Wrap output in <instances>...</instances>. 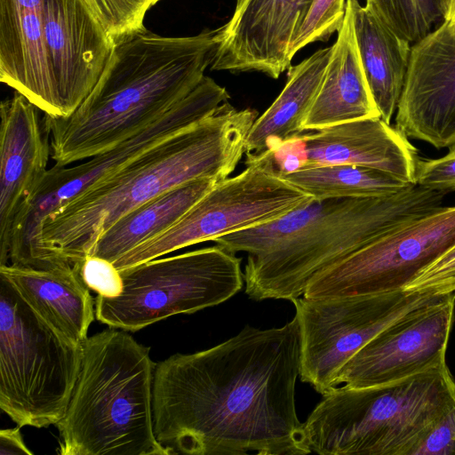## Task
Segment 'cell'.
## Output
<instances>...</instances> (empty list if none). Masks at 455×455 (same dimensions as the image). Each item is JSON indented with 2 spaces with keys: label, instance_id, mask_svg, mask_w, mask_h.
Listing matches in <instances>:
<instances>
[{
  "label": "cell",
  "instance_id": "6da1fadb",
  "mask_svg": "<svg viewBox=\"0 0 455 455\" xmlns=\"http://www.w3.org/2000/svg\"><path fill=\"white\" fill-rule=\"evenodd\" d=\"M300 368L297 318L279 328L246 325L233 338L156 366V439L174 453L311 452L295 407Z\"/></svg>",
  "mask_w": 455,
  "mask_h": 455
},
{
  "label": "cell",
  "instance_id": "7a4b0ae2",
  "mask_svg": "<svg viewBox=\"0 0 455 455\" xmlns=\"http://www.w3.org/2000/svg\"><path fill=\"white\" fill-rule=\"evenodd\" d=\"M446 194L413 184L382 197H313L280 218L214 243L234 253H248L243 279L251 299L292 301L325 268L442 207Z\"/></svg>",
  "mask_w": 455,
  "mask_h": 455
},
{
  "label": "cell",
  "instance_id": "3957f363",
  "mask_svg": "<svg viewBox=\"0 0 455 455\" xmlns=\"http://www.w3.org/2000/svg\"><path fill=\"white\" fill-rule=\"evenodd\" d=\"M218 31L162 36L146 29L115 44L99 81L68 117L44 118L56 166L110 149L161 117L204 79Z\"/></svg>",
  "mask_w": 455,
  "mask_h": 455
},
{
  "label": "cell",
  "instance_id": "277c9868",
  "mask_svg": "<svg viewBox=\"0 0 455 455\" xmlns=\"http://www.w3.org/2000/svg\"><path fill=\"white\" fill-rule=\"evenodd\" d=\"M257 117L253 109L238 110L226 102L48 214L37 236L45 266L82 262L117 219L169 189L199 179H227L245 153Z\"/></svg>",
  "mask_w": 455,
  "mask_h": 455
},
{
  "label": "cell",
  "instance_id": "5b68a950",
  "mask_svg": "<svg viewBox=\"0 0 455 455\" xmlns=\"http://www.w3.org/2000/svg\"><path fill=\"white\" fill-rule=\"evenodd\" d=\"M149 349L110 328L83 343L80 372L56 424L60 455H170L155 435Z\"/></svg>",
  "mask_w": 455,
  "mask_h": 455
},
{
  "label": "cell",
  "instance_id": "8992f818",
  "mask_svg": "<svg viewBox=\"0 0 455 455\" xmlns=\"http://www.w3.org/2000/svg\"><path fill=\"white\" fill-rule=\"evenodd\" d=\"M304 427L311 452L411 455L455 402L447 364L393 382L336 387L323 395Z\"/></svg>",
  "mask_w": 455,
  "mask_h": 455
},
{
  "label": "cell",
  "instance_id": "52a82bcc",
  "mask_svg": "<svg viewBox=\"0 0 455 455\" xmlns=\"http://www.w3.org/2000/svg\"><path fill=\"white\" fill-rule=\"evenodd\" d=\"M83 345L40 318L0 275V407L18 426L45 427L64 416Z\"/></svg>",
  "mask_w": 455,
  "mask_h": 455
},
{
  "label": "cell",
  "instance_id": "ba28073f",
  "mask_svg": "<svg viewBox=\"0 0 455 455\" xmlns=\"http://www.w3.org/2000/svg\"><path fill=\"white\" fill-rule=\"evenodd\" d=\"M119 271L123 292L115 298L98 295L95 315L110 328L127 331L219 305L243 282L241 259L218 244Z\"/></svg>",
  "mask_w": 455,
  "mask_h": 455
},
{
  "label": "cell",
  "instance_id": "9c48e42d",
  "mask_svg": "<svg viewBox=\"0 0 455 455\" xmlns=\"http://www.w3.org/2000/svg\"><path fill=\"white\" fill-rule=\"evenodd\" d=\"M229 98L226 88L204 76L188 95L135 135L77 165H53L48 169L14 223L9 251L11 264L43 267L37 236L48 214L115 174L149 149L213 115Z\"/></svg>",
  "mask_w": 455,
  "mask_h": 455
},
{
  "label": "cell",
  "instance_id": "30bf717a",
  "mask_svg": "<svg viewBox=\"0 0 455 455\" xmlns=\"http://www.w3.org/2000/svg\"><path fill=\"white\" fill-rule=\"evenodd\" d=\"M246 168L218 182L178 221L113 262L118 270L274 220L313 198L281 177L270 153L246 156Z\"/></svg>",
  "mask_w": 455,
  "mask_h": 455
},
{
  "label": "cell",
  "instance_id": "8fae6325",
  "mask_svg": "<svg viewBox=\"0 0 455 455\" xmlns=\"http://www.w3.org/2000/svg\"><path fill=\"white\" fill-rule=\"evenodd\" d=\"M437 295L403 290L295 299L299 377L323 395L338 387L342 367L380 331Z\"/></svg>",
  "mask_w": 455,
  "mask_h": 455
},
{
  "label": "cell",
  "instance_id": "7c38bea8",
  "mask_svg": "<svg viewBox=\"0 0 455 455\" xmlns=\"http://www.w3.org/2000/svg\"><path fill=\"white\" fill-rule=\"evenodd\" d=\"M455 244V206H442L387 232L316 275L306 298L403 290Z\"/></svg>",
  "mask_w": 455,
  "mask_h": 455
},
{
  "label": "cell",
  "instance_id": "4fadbf2b",
  "mask_svg": "<svg viewBox=\"0 0 455 455\" xmlns=\"http://www.w3.org/2000/svg\"><path fill=\"white\" fill-rule=\"evenodd\" d=\"M455 292L437 295L380 331L340 370L337 385L386 384L446 364Z\"/></svg>",
  "mask_w": 455,
  "mask_h": 455
},
{
  "label": "cell",
  "instance_id": "5bb4252c",
  "mask_svg": "<svg viewBox=\"0 0 455 455\" xmlns=\"http://www.w3.org/2000/svg\"><path fill=\"white\" fill-rule=\"evenodd\" d=\"M44 30L56 118H65L92 92L115 44L87 0H44Z\"/></svg>",
  "mask_w": 455,
  "mask_h": 455
},
{
  "label": "cell",
  "instance_id": "9a60e30c",
  "mask_svg": "<svg viewBox=\"0 0 455 455\" xmlns=\"http://www.w3.org/2000/svg\"><path fill=\"white\" fill-rule=\"evenodd\" d=\"M395 124L436 148L455 145V25L443 21L412 44Z\"/></svg>",
  "mask_w": 455,
  "mask_h": 455
},
{
  "label": "cell",
  "instance_id": "2e32d148",
  "mask_svg": "<svg viewBox=\"0 0 455 455\" xmlns=\"http://www.w3.org/2000/svg\"><path fill=\"white\" fill-rule=\"evenodd\" d=\"M314 0H242L219 28L212 70L257 71L276 79L291 67V44Z\"/></svg>",
  "mask_w": 455,
  "mask_h": 455
},
{
  "label": "cell",
  "instance_id": "e0dca14e",
  "mask_svg": "<svg viewBox=\"0 0 455 455\" xmlns=\"http://www.w3.org/2000/svg\"><path fill=\"white\" fill-rule=\"evenodd\" d=\"M39 109L22 94L0 105V263L7 264L14 223L45 172L50 139Z\"/></svg>",
  "mask_w": 455,
  "mask_h": 455
},
{
  "label": "cell",
  "instance_id": "ac0fdd59",
  "mask_svg": "<svg viewBox=\"0 0 455 455\" xmlns=\"http://www.w3.org/2000/svg\"><path fill=\"white\" fill-rule=\"evenodd\" d=\"M305 165L353 164L415 184L418 150L380 117L363 118L303 134Z\"/></svg>",
  "mask_w": 455,
  "mask_h": 455
},
{
  "label": "cell",
  "instance_id": "d6986e66",
  "mask_svg": "<svg viewBox=\"0 0 455 455\" xmlns=\"http://www.w3.org/2000/svg\"><path fill=\"white\" fill-rule=\"evenodd\" d=\"M44 0H0V81L58 116L44 30Z\"/></svg>",
  "mask_w": 455,
  "mask_h": 455
},
{
  "label": "cell",
  "instance_id": "ffe728a7",
  "mask_svg": "<svg viewBox=\"0 0 455 455\" xmlns=\"http://www.w3.org/2000/svg\"><path fill=\"white\" fill-rule=\"evenodd\" d=\"M0 275L53 330L83 345L94 319L93 301L77 264L52 269L0 265Z\"/></svg>",
  "mask_w": 455,
  "mask_h": 455
},
{
  "label": "cell",
  "instance_id": "44dd1931",
  "mask_svg": "<svg viewBox=\"0 0 455 455\" xmlns=\"http://www.w3.org/2000/svg\"><path fill=\"white\" fill-rule=\"evenodd\" d=\"M380 117L359 57L350 10L331 45L326 72L303 126L312 132L345 122Z\"/></svg>",
  "mask_w": 455,
  "mask_h": 455
},
{
  "label": "cell",
  "instance_id": "7402d4cb",
  "mask_svg": "<svg viewBox=\"0 0 455 455\" xmlns=\"http://www.w3.org/2000/svg\"><path fill=\"white\" fill-rule=\"evenodd\" d=\"M362 67L380 118L390 124L405 84L412 44L368 7L347 0Z\"/></svg>",
  "mask_w": 455,
  "mask_h": 455
},
{
  "label": "cell",
  "instance_id": "603a6c76",
  "mask_svg": "<svg viewBox=\"0 0 455 455\" xmlns=\"http://www.w3.org/2000/svg\"><path fill=\"white\" fill-rule=\"evenodd\" d=\"M331 46L323 48L288 69L286 84L257 117L245 141V155L258 156L303 133V126L323 83Z\"/></svg>",
  "mask_w": 455,
  "mask_h": 455
},
{
  "label": "cell",
  "instance_id": "cb8c5ba5",
  "mask_svg": "<svg viewBox=\"0 0 455 455\" xmlns=\"http://www.w3.org/2000/svg\"><path fill=\"white\" fill-rule=\"evenodd\" d=\"M217 183L211 179L196 180L143 203L105 229L88 255L116 261L134 247L172 227Z\"/></svg>",
  "mask_w": 455,
  "mask_h": 455
},
{
  "label": "cell",
  "instance_id": "d4e9b609",
  "mask_svg": "<svg viewBox=\"0 0 455 455\" xmlns=\"http://www.w3.org/2000/svg\"><path fill=\"white\" fill-rule=\"evenodd\" d=\"M279 175L315 199L388 196L413 185L353 164L309 166Z\"/></svg>",
  "mask_w": 455,
  "mask_h": 455
},
{
  "label": "cell",
  "instance_id": "484cf974",
  "mask_svg": "<svg viewBox=\"0 0 455 455\" xmlns=\"http://www.w3.org/2000/svg\"><path fill=\"white\" fill-rule=\"evenodd\" d=\"M365 6L413 44L447 20L450 0H366Z\"/></svg>",
  "mask_w": 455,
  "mask_h": 455
},
{
  "label": "cell",
  "instance_id": "4316f807",
  "mask_svg": "<svg viewBox=\"0 0 455 455\" xmlns=\"http://www.w3.org/2000/svg\"><path fill=\"white\" fill-rule=\"evenodd\" d=\"M116 44L144 30L147 12L159 0H87Z\"/></svg>",
  "mask_w": 455,
  "mask_h": 455
},
{
  "label": "cell",
  "instance_id": "83f0119b",
  "mask_svg": "<svg viewBox=\"0 0 455 455\" xmlns=\"http://www.w3.org/2000/svg\"><path fill=\"white\" fill-rule=\"evenodd\" d=\"M346 12L345 0H314L310 10L290 47V57L306 45L327 41L340 28Z\"/></svg>",
  "mask_w": 455,
  "mask_h": 455
},
{
  "label": "cell",
  "instance_id": "f1b7e54d",
  "mask_svg": "<svg viewBox=\"0 0 455 455\" xmlns=\"http://www.w3.org/2000/svg\"><path fill=\"white\" fill-rule=\"evenodd\" d=\"M403 290L432 295L455 292V244L419 272Z\"/></svg>",
  "mask_w": 455,
  "mask_h": 455
},
{
  "label": "cell",
  "instance_id": "f546056e",
  "mask_svg": "<svg viewBox=\"0 0 455 455\" xmlns=\"http://www.w3.org/2000/svg\"><path fill=\"white\" fill-rule=\"evenodd\" d=\"M75 264H77L80 275L86 286L99 295L115 298L123 292V277L113 262L87 255L82 262Z\"/></svg>",
  "mask_w": 455,
  "mask_h": 455
},
{
  "label": "cell",
  "instance_id": "4dcf8cb0",
  "mask_svg": "<svg viewBox=\"0 0 455 455\" xmlns=\"http://www.w3.org/2000/svg\"><path fill=\"white\" fill-rule=\"evenodd\" d=\"M415 184L445 193L455 191V145L441 158L427 159L418 156Z\"/></svg>",
  "mask_w": 455,
  "mask_h": 455
},
{
  "label": "cell",
  "instance_id": "1f68e13d",
  "mask_svg": "<svg viewBox=\"0 0 455 455\" xmlns=\"http://www.w3.org/2000/svg\"><path fill=\"white\" fill-rule=\"evenodd\" d=\"M411 455H455V402L437 419Z\"/></svg>",
  "mask_w": 455,
  "mask_h": 455
},
{
  "label": "cell",
  "instance_id": "d6a6232c",
  "mask_svg": "<svg viewBox=\"0 0 455 455\" xmlns=\"http://www.w3.org/2000/svg\"><path fill=\"white\" fill-rule=\"evenodd\" d=\"M20 426L4 428L0 431V455H32L25 445L20 433Z\"/></svg>",
  "mask_w": 455,
  "mask_h": 455
},
{
  "label": "cell",
  "instance_id": "836d02e7",
  "mask_svg": "<svg viewBox=\"0 0 455 455\" xmlns=\"http://www.w3.org/2000/svg\"><path fill=\"white\" fill-rule=\"evenodd\" d=\"M450 23L455 22V0H450V9H449V14L446 20Z\"/></svg>",
  "mask_w": 455,
  "mask_h": 455
},
{
  "label": "cell",
  "instance_id": "e575fe53",
  "mask_svg": "<svg viewBox=\"0 0 455 455\" xmlns=\"http://www.w3.org/2000/svg\"><path fill=\"white\" fill-rule=\"evenodd\" d=\"M241 1H242V0H236V4H237V3H240Z\"/></svg>",
  "mask_w": 455,
  "mask_h": 455
},
{
  "label": "cell",
  "instance_id": "d590c367",
  "mask_svg": "<svg viewBox=\"0 0 455 455\" xmlns=\"http://www.w3.org/2000/svg\"><path fill=\"white\" fill-rule=\"evenodd\" d=\"M451 24L455 25V22H454V23H451Z\"/></svg>",
  "mask_w": 455,
  "mask_h": 455
}]
</instances>
